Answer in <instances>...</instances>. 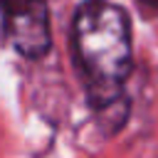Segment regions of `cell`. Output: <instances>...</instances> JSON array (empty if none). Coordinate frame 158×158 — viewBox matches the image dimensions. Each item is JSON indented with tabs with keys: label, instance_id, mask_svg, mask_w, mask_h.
<instances>
[{
	"label": "cell",
	"instance_id": "obj_2",
	"mask_svg": "<svg viewBox=\"0 0 158 158\" xmlns=\"http://www.w3.org/2000/svg\"><path fill=\"white\" fill-rule=\"evenodd\" d=\"M2 27L22 57L40 59L52 44L47 0H0Z\"/></svg>",
	"mask_w": 158,
	"mask_h": 158
},
{
	"label": "cell",
	"instance_id": "obj_1",
	"mask_svg": "<svg viewBox=\"0 0 158 158\" xmlns=\"http://www.w3.org/2000/svg\"><path fill=\"white\" fill-rule=\"evenodd\" d=\"M72 40L94 111L123 99L131 74L128 15L109 0H84L74 15Z\"/></svg>",
	"mask_w": 158,
	"mask_h": 158
},
{
	"label": "cell",
	"instance_id": "obj_3",
	"mask_svg": "<svg viewBox=\"0 0 158 158\" xmlns=\"http://www.w3.org/2000/svg\"><path fill=\"white\" fill-rule=\"evenodd\" d=\"M141 5H146V7H158V0H138Z\"/></svg>",
	"mask_w": 158,
	"mask_h": 158
}]
</instances>
